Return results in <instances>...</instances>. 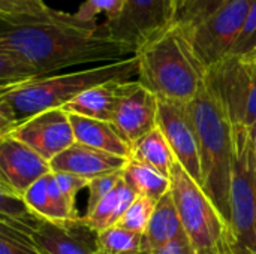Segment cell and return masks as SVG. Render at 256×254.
Listing matches in <instances>:
<instances>
[{
  "label": "cell",
  "instance_id": "obj_3",
  "mask_svg": "<svg viewBox=\"0 0 256 254\" xmlns=\"http://www.w3.org/2000/svg\"><path fill=\"white\" fill-rule=\"evenodd\" d=\"M188 109L198 136L201 189L208 196L225 225L230 226V187L232 168L231 118L207 81L188 103Z\"/></svg>",
  "mask_w": 256,
  "mask_h": 254
},
{
  "label": "cell",
  "instance_id": "obj_30",
  "mask_svg": "<svg viewBox=\"0 0 256 254\" xmlns=\"http://www.w3.org/2000/svg\"><path fill=\"white\" fill-rule=\"evenodd\" d=\"M231 55L234 57H255L256 55V0H252L243 30L240 33V37Z\"/></svg>",
  "mask_w": 256,
  "mask_h": 254
},
{
  "label": "cell",
  "instance_id": "obj_5",
  "mask_svg": "<svg viewBox=\"0 0 256 254\" xmlns=\"http://www.w3.org/2000/svg\"><path fill=\"white\" fill-rule=\"evenodd\" d=\"M230 211L228 228L236 253H256V150L243 124H232Z\"/></svg>",
  "mask_w": 256,
  "mask_h": 254
},
{
  "label": "cell",
  "instance_id": "obj_40",
  "mask_svg": "<svg viewBox=\"0 0 256 254\" xmlns=\"http://www.w3.org/2000/svg\"><path fill=\"white\" fill-rule=\"evenodd\" d=\"M254 254H256V253H254Z\"/></svg>",
  "mask_w": 256,
  "mask_h": 254
},
{
  "label": "cell",
  "instance_id": "obj_23",
  "mask_svg": "<svg viewBox=\"0 0 256 254\" xmlns=\"http://www.w3.org/2000/svg\"><path fill=\"white\" fill-rule=\"evenodd\" d=\"M0 222L20 229L30 237L44 222L38 219L24 204L22 198L9 190L0 181Z\"/></svg>",
  "mask_w": 256,
  "mask_h": 254
},
{
  "label": "cell",
  "instance_id": "obj_8",
  "mask_svg": "<svg viewBox=\"0 0 256 254\" xmlns=\"http://www.w3.org/2000/svg\"><path fill=\"white\" fill-rule=\"evenodd\" d=\"M206 81L224 103L231 123L252 126L256 120V57H228L207 69Z\"/></svg>",
  "mask_w": 256,
  "mask_h": 254
},
{
  "label": "cell",
  "instance_id": "obj_41",
  "mask_svg": "<svg viewBox=\"0 0 256 254\" xmlns=\"http://www.w3.org/2000/svg\"><path fill=\"white\" fill-rule=\"evenodd\" d=\"M255 57H256V55H255Z\"/></svg>",
  "mask_w": 256,
  "mask_h": 254
},
{
  "label": "cell",
  "instance_id": "obj_29",
  "mask_svg": "<svg viewBox=\"0 0 256 254\" xmlns=\"http://www.w3.org/2000/svg\"><path fill=\"white\" fill-rule=\"evenodd\" d=\"M224 0H177L174 22L190 27L212 13Z\"/></svg>",
  "mask_w": 256,
  "mask_h": 254
},
{
  "label": "cell",
  "instance_id": "obj_33",
  "mask_svg": "<svg viewBox=\"0 0 256 254\" xmlns=\"http://www.w3.org/2000/svg\"><path fill=\"white\" fill-rule=\"evenodd\" d=\"M54 175V180L57 183V186L60 187V190L70 199H76L78 193L82 190V189H87L90 180H86V178H81V177H76V175H72V174H64V172H52Z\"/></svg>",
  "mask_w": 256,
  "mask_h": 254
},
{
  "label": "cell",
  "instance_id": "obj_39",
  "mask_svg": "<svg viewBox=\"0 0 256 254\" xmlns=\"http://www.w3.org/2000/svg\"><path fill=\"white\" fill-rule=\"evenodd\" d=\"M196 254H219V252H218V247H213V249H210V250H206V252H201V253Z\"/></svg>",
  "mask_w": 256,
  "mask_h": 254
},
{
  "label": "cell",
  "instance_id": "obj_11",
  "mask_svg": "<svg viewBox=\"0 0 256 254\" xmlns=\"http://www.w3.org/2000/svg\"><path fill=\"white\" fill-rule=\"evenodd\" d=\"M158 127L164 133L176 160L201 186L198 136L188 103L158 99Z\"/></svg>",
  "mask_w": 256,
  "mask_h": 254
},
{
  "label": "cell",
  "instance_id": "obj_28",
  "mask_svg": "<svg viewBox=\"0 0 256 254\" xmlns=\"http://www.w3.org/2000/svg\"><path fill=\"white\" fill-rule=\"evenodd\" d=\"M154 205H156L154 201L144 198V196H136L135 201L130 204V207L126 210V213L118 220L117 226H122L128 231L144 235L148 226L150 217L153 214Z\"/></svg>",
  "mask_w": 256,
  "mask_h": 254
},
{
  "label": "cell",
  "instance_id": "obj_34",
  "mask_svg": "<svg viewBox=\"0 0 256 254\" xmlns=\"http://www.w3.org/2000/svg\"><path fill=\"white\" fill-rule=\"evenodd\" d=\"M153 254H196V252H195L194 246L190 244L189 238L186 237V234L183 232L180 237H177L170 244L164 246L162 249L154 250Z\"/></svg>",
  "mask_w": 256,
  "mask_h": 254
},
{
  "label": "cell",
  "instance_id": "obj_31",
  "mask_svg": "<svg viewBox=\"0 0 256 254\" xmlns=\"http://www.w3.org/2000/svg\"><path fill=\"white\" fill-rule=\"evenodd\" d=\"M120 180H122V171L106 174V175H100V177L90 180V183L87 186V190H88L87 211H90L100 199H104L111 190H114L116 186L120 183Z\"/></svg>",
  "mask_w": 256,
  "mask_h": 254
},
{
  "label": "cell",
  "instance_id": "obj_19",
  "mask_svg": "<svg viewBox=\"0 0 256 254\" xmlns=\"http://www.w3.org/2000/svg\"><path fill=\"white\" fill-rule=\"evenodd\" d=\"M136 196L138 195L122 178L114 190H111L90 211L80 217L78 223L93 234L111 228L118 223Z\"/></svg>",
  "mask_w": 256,
  "mask_h": 254
},
{
  "label": "cell",
  "instance_id": "obj_32",
  "mask_svg": "<svg viewBox=\"0 0 256 254\" xmlns=\"http://www.w3.org/2000/svg\"><path fill=\"white\" fill-rule=\"evenodd\" d=\"M15 85H18V84L0 87V138L4 135H9L14 130V127L18 124L14 106L9 99L10 90Z\"/></svg>",
  "mask_w": 256,
  "mask_h": 254
},
{
  "label": "cell",
  "instance_id": "obj_36",
  "mask_svg": "<svg viewBox=\"0 0 256 254\" xmlns=\"http://www.w3.org/2000/svg\"><path fill=\"white\" fill-rule=\"evenodd\" d=\"M218 252L219 254H237L236 253V250H234V247H232V244H231V238H230V228L226 226V229H225V232H224V235H222V238L219 240V243H218Z\"/></svg>",
  "mask_w": 256,
  "mask_h": 254
},
{
  "label": "cell",
  "instance_id": "obj_15",
  "mask_svg": "<svg viewBox=\"0 0 256 254\" xmlns=\"http://www.w3.org/2000/svg\"><path fill=\"white\" fill-rule=\"evenodd\" d=\"M128 160L129 159L118 157L75 142L63 153L56 156L50 162V168L51 172H64L86 180H93L100 175L120 172Z\"/></svg>",
  "mask_w": 256,
  "mask_h": 254
},
{
  "label": "cell",
  "instance_id": "obj_14",
  "mask_svg": "<svg viewBox=\"0 0 256 254\" xmlns=\"http://www.w3.org/2000/svg\"><path fill=\"white\" fill-rule=\"evenodd\" d=\"M22 201L27 208L44 222L69 225L76 223L81 217L76 211L75 201L60 190L52 172L38 180L22 195Z\"/></svg>",
  "mask_w": 256,
  "mask_h": 254
},
{
  "label": "cell",
  "instance_id": "obj_21",
  "mask_svg": "<svg viewBox=\"0 0 256 254\" xmlns=\"http://www.w3.org/2000/svg\"><path fill=\"white\" fill-rule=\"evenodd\" d=\"M122 178L138 196L154 202L170 192V177L134 159H129L122 169Z\"/></svg>",
  "mask_w": 256,
  "mask_h": 254
},
{
  "label": "cell",
  "instance_id": "obj_18",
  "mask_svg": "<svg viewBox=\"0 0 256 254\" xmlns=\"http://www.w3.org/2000/svg\"><path fill=\"white\" fill-rule=\"evenodd\" d=\"M123 82L124 81H111L92 87L66 103L63 109L68 114L111 123L118 99L122 96Z\"/></svg>",
  "mask_w": 256,
  "mask_h": 254
},
{
  "label": "cell",
  "instance_id": "obj_38",
  "mask_svg": "<svg viewBox=\"0 0 256 254\" xmlns=\"http://www.w3.org/2000/svg\"><path fill=\"white\" fill-rule=\"evenodd\" d=\"M124 254H153V252H150L148 249H142V250H138V252H132V253H124Z\"/></svg>",
  "mask_w": 256,
  "mask_h": 254
},
{
  "label": "cell",
  "instance_id": "obj_16",
  "mask_svg": "<svg viewBox=\"0 0 256 254\" xmlns=\"http://www.w3.org/2000/svg\"><path fill=\"white\" fill-rule=\"evenodd\" d=\"M84 226L76 223L56 225L42 222L33 232L32 241L40 254H100L93 243H88L82 232Z\"/></svg>",
  "mask_w": 256,
  "mask_h": 254
},
{
  "label": "cell",
  "instance_id": "obj_7",
  "mask_svg": "<svg viewBox=\"0 0 256 254\" xmlns=\"http://www.w3.org/2000/svg\"><path fill=\"white\" fill-rule=\"evenodd\" d=\"M252 0H224L212 13L190 27H183L192 49L207 69L232 54Z\"/></svg>",
  "mask_w": 256,
  "mask_h": 254
},
{
  "label": "cell",
  "instance_id": "obj_13",
  "mask_svg": "<svg viewBox=\"0 0 256 254\" xmlns=\"http://www.w3.org/2000/svg\"><path fill=\"white\" fill-rule=\"evenodd\" d=\"M51 172L50 162L12 135L0 138V181L14 193L22 195Z\"/></svg>",
  "mask_w": 256,
  "mask_h": 254
},
{
  "label": "cell",
  "instance_id": "obj_24",
  "mask_svg": "<svg viewBox=\"0 0 256 254\" xmlns=\"http://www.w3.org/2000/svg\"><path fill=\"white\" fill-rule=\"evenodd\" d=\"M94 247L100 254H124L147 249L144 235L117 225L96 232Z\"/></svg>",
  "mask_w": 256,
  "mask_h": 254
},
{
  "label": "cell",
  "instance_id": "obj_27",
  "mask_svg": "<svg viewBox=\"0 0 256 254\" xmlns=\"http://www.w3.org/2000/svg\"><path fill=\"white\" fill-rule=\"evenodd\" d=\"M39 78L38 72L10 52L0 49V87Z\"/></svg>",
  "mask_w": 256,
  "mask_h": 254
},
{
  "label": "cell",
  "instance_id": "obj_26",
  "mask_svg": "<svg viewBox=\"0 0 256 254\" xmlns=\"http://www.w3.org/2000/svg\"><path fill=\"white\" fill-rule=\"evenodd\" d=\"M124 0H84L76 9L74 18L82 24L94 25L98 15L104 13L106 16L105 21H112L117 18L123 9Z\"/></svg>",
  "mask_w": 256,
  "mask_h": 254
},
{
  "label": "cell",
  "instance_id": "obj_6",
  "mask_svg": "<svg viewBox=\"0 0 256 254\" xmlns=\"http://www.w3.org/2000/svg\"><path fill=\"white\" fill-rule=\"evenodd\" d=\"M170 192L183 232L196 253L218 246L226 225L201 186L176 160L170 172Z\"/></svg>",
  "mask_w": 256,
  "mask_h": 254
},
{
  "label": "cell",
  "instance_id": "obj_25",
  "mask_svg": "<svg viewBox=\"0 0 256 254\" xmlns=\"http://www.w3.org/2000/svg\"><path fill=\"white\" fill-rule=\"evenodd\" d=\"M52 13L54 9L46 6L44 0H0V19L3 21L42 19Z\"/></svg>",
  "mask_w": 256,
  "mask_h": 254
},
{
  "label": "cell",
  "instance_id": "obj_22",
  "mask_svg": "<svg viewBox=\"0 0 256 254\" xmlns=\"http://www.w3.org/2000/svg\"><path fill=\"white\" fill-rule=\"evenodd\" d=\"M130 159L146 163L170 177L176 157L159 127L153 129L130 145Z\"/></svg>",
  "mask_w": 256,
  "mask_h": 254
},
{
  "label": "cell",
  "instance_id": "obj_9",
  "mask_svg": "<svg viewBox=\"0 0 256 254\" xmlns=\"http://www.w3.org/2000/svg\"><path fill=\"white\" fill-rule=\"evenodd\" d=\"M176 10L177 0H124L120 15L104 21L98 30L135 54L141 45L174 22Z\"/></svg>",
  "mask_w": 256,
  "mask_h": 254
},
{
  "label": "cell",
  "instance_id": "obj_17",
  "mask_svg": "<svg viewBox=\"0 0 256 254\" xmlns=\"http://www.w3.org/2000/svg\"><path fill=\"white\" fill-rule=\"evenodd\" d=\"M69 120L76 144L130 159V144L118 133L112 123L75 114H69Z\"/></svg>",
  "mask_w": 256,
  "mask_h": 254
},
{
  "label": "cell",
  "instance_id": "obj_2",
  "mask_svg": "<svg viewBox=\"0 0 256 254\" xmlns=\"http://www.w3.org/2000/svg\"><path fill=\"white\" fill-rule=\"evenodd\" d=\"M136 81L158 99L189 103L206 82V67L177 22L158 33L135 51Z\"/></svg>",
  "mask_w": 256,
  "mask_h": 254
},
{
  "label": "cell",
  "instance_id": "obj_1",
  "mask_svg": "<svg viewBox=\"0 0 256 254\" xmlns=\"http://www.w3.org/2000/svg\"><path fill=\"white\" fill-rule=\"evenodd\" d=\"M98 27L60 10L42 19H0V49L22 60L39 76L70 66L112 63L134 55L122 43L100 34Z\"/></svg>",
  "mask_w": 256,
  "mask_h": 254
},
{
  "label": "cell",
  "instance_id": "obj_12",
  "mask_svg": "<svg viewBox=\"0 0 256 254\" xmlns=\"http://www.w3.org/2000/svg\"><path fill=\"white\" fill-rule=\"evenodd\" d=\"M111 123L132 145L158 127V97L136 79L124 81Z\"/></svg>",
  "mask_w": 256,
  "mask_h": 254
},
{
  "label": "cell",
  "instance_id": "obj_37",
  "mask_svg": "<svg viewBox=\"0 0 256 254\" xmlns=\"http://www.w3.org/2000/svg\"><path fill=\"white\" fill-rule=\"evenodd\" d=\"M248 130H249V135H250V138H252V141H254V145H255L256 150V120L252 123V126L248 127Z\"/></svg>",
  "mask_w": 256,
  "mask_h": 254
},
{
  "label": "cell",
  "instance_id": "obj_4",
  "mask_svg": "<svg viewBox=\"0 0 256 254\" xmlns=\"http://www.w3.org/2000/svg\"><path fill=\"white\" fill-rule=\"evenodd\" d=\"M138 73L135 55L70 73L46 75L21 82L10 90L9 99L18 123L44 111L63 108L86 90L111 82L130 81Z\"/></svg>",
  "mask_w": 256,
  "mask_h": 254
},
{
  "label": "cell",
  "instance_id": "obj_20",
  "mask_svg": "<svg viewBox=\"0 0 256 254\" xmlns=\"http://www.w3.org/2000/svg\"><path fill=\"white\" fill-rule=\"evenodd\" d=\"M182 234H183L182 222L176 204L172 201L171 192H168L154 205L153 214L150 217L148 226L144 234L146 247L150 252H154L170 244Z\"/></svg>",
  "mask_w": 256,
  "mask_h": 254
},
{
  "label": "cell",
  "instance_id": "obj_10",
  "mask_svg": "<svg viewBox=\"0 0 256 254\" xmlns=\"http://www.w3.org/2000/svg\"><path fill=\"white\" fill-rule=\"evenodd\" d=\"M46 162L75 144L69 114L63 108L48 109L20 121L9 133Z\"/></svg>",
  "mask_w": 256,
  "mask_h": 254
},
{
  "label": "cell",
  "instance_id": "obj_35",
  "mask_svg": "<svg viewBox=\"0 0 256 254\" xmlns=\"http://www.w3.org/2000/svg\"><path fill=\"white\" fill-rule=\"evenodd\" d=\"M0 254H40L36 249L27 247L10 237L0 234Z\"/></svg>",
  "mask_w": 256,
  "mask_h": 254
}]
</instances>
